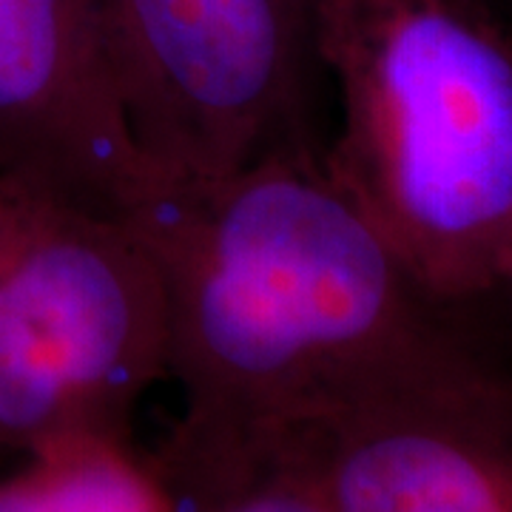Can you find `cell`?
<instances>
[{"instance_id":"3957f363","label":"cell","mask_w":512,"mask_h":512,"mask_svg":"<svg viewBox=\"0 0 512 512\" xmlns=\"http://www.w3.org/2000/svg\"><path fill=\"white\" fill-rule=\"evenodd\" d=\"M163 376L168 305L146 239L0 174V441H123Z\"/></svg>"},{"instance_id":"6da1fadb","label":"cell","mask_w":512,"mask_h":512,"mask_svg":"<svg viewBox=\"0 0 512 512\" xmlns=\"http://www.w3.org/2000/svg\"><path fill=\"white\" fill-rule=\"evenodd\" d=\"M126 220L163 276L185 419H299L484 342L470 305L421 285L325 154H276L208 183L148 180Z\"/></svg>"},{"instance_id":"8992f818","label":"cell","mask_w":512,"mask_h":512,"mask_svg":"<svg viewBox=\"0 0 512 512\" xmlns=\"http://www.w3.org/2000/svg\"><path fill=\"white\" fill-rule=\"evenodd\" d=\"M0 174L114 217L146 191L103 0H0Z\"/></svg>"},{"instance_id":"7a4b0ae2","label":"cell","mask_w":512,"mask_h":512,"mask_svg":"<svg viewBox=\"0 0 512 512\" xmlns=\"http://www.w3.org/2000/svg\"><path fill=\"white\" fill-rule=\"evenodd\" d=\"M325 163L430 293L476 305L512 259V29L487 0H319Z\"/></svg>"},{"instance_id":"9c48e42d","label":"cell","mask_w":512,"mask_h":512,"mask_svg":"<svg viewBox=\"0 0 512 512\" xmlns=\"http://www.w3.org/2000/svg\"><path fill=\"white\" fill-rule=\"evenodd\" d=\"M504 296L510 299V305H512V259H510V271H507V282H504Z\"/></svg>"},{"instance_id":"5b68a950","label":"cell","mask_w":512,"mask_h":512,"mask_svg":"<svg viewBox=\"0 0 512 512\" xmlns=\"http://www.w3.org/2000/svg\"><path fill=\"white\" fill-rule=\"evenodd\" d=\"M279 424L333 512H512V367L490 345Z\"/></svg>"},{"instance_id":"52a82bcc","label":"cell","mask_w":512,"mask_h":512,"mask_svg":"<svg viewBox=\"0 0 512 512\" xmlns=\"http://www.w3.org/2000/svg\"><path fill=\"white\" fill-rule=\"evenodd\" d=\"M154 470L171 512H333L282 424L183 419Z\"/></svg>"},{"instance_id":"277c9868","label":"cell","mask_w":512,"mask_h":512,"mask_svg":"<svg viewBox=\"0 0 512 512\" xmlns=\"http://www.w3.org/2000/svg\"><path fill=\"white\" fill-rule=\"evenodd\" d=\"M114 89L148 180L208 183L325 154L319 0H103Z\"/></svg>"},{"instance_id":"ba28073f","label":"cell","mask_w":512,"mask_h":512,"mask_svg":"<svg viewBox=\"0 0 512 512\" xmlns=\"http://www.w3.org/2000/svg\"><path fill=\"white\" fill-rule=\"evenodd\" d=\"M29 456L0 484V512H171L157 470L128 456L123 441H63Z\"/></svg>"}]
</instances>
